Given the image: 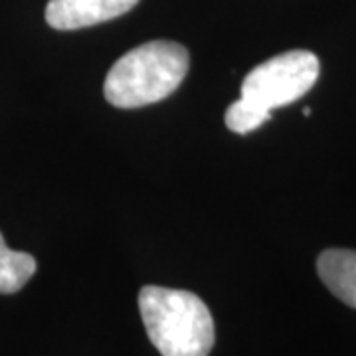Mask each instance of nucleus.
<instances>
[{"mask_svg":"<svg viewBox=\"0 0 356 356\" xmlns=\"http://www.w3.org/2000/svg\"><path fill=\"white\" fill-rule=\"evenodd\" d=\"M269 119H271L269 111H264L240 97L238 102L232 103L226 111V127L238 135H248Z\"/></svg>","mask_w":356,"mask_h":356,"instance_id":"obj_7","label":"nucleus"},{"mask_svg":"<svg viewBox=\"0 0 356 356\" xmlns=\"http://www.w3.org/2000/svg\"><path fill=\"white\" fill-rule=\"evenodd\" d=\"M191 56L168 40L147 42L119 58L105 77V99L121 109L163 102L184 81Z\"/></svg>","mask_w":356,"mask_h":356,"instance_id":"obj_2","label":"nucleus"},{"mask_svg":"<svg viewBox=\"0 0 356 356\" xmlns=\"http://www.w3.org/2000/svg\"><path fill=\"white\" fill-rule=\"evenodd\" d=\"M145 331L163 356H208L216 329L210 309L198 295L147 285L139 291Z\"/></svg>","mask_w":356,"mask_h":356,"instance_id":"obj_1","label":"nucleus"},{"mask_svg":"<svg viewBox=\"0 0 356 356\" xmlns=\"http://www.w3.org/2000/svg\"><path fill=\"white\" fill-rule=\"evenodd\" d=\"M139 0H50L46 22L54 30H79L123 16Z\"/></svg>","mask_w":356,"mask_h":356,"instance_id":"obj_4","label":"nucleus"},{"mask_svg":"<svg viewBox=\"0 0 356 356\" xmlns=\"http://www.w3.org/2000/svg\"><path fill=\"white\" fill-rule=\"evenodd\" d=\"M317 271L327 289L344 305L356 309V252L325 250L318 255Z\"/></svg>","mask_w":356,"mask_h":356,"instance_id":"obj_5","label":"nucleus"},{"mask_svg":"<svg viewBox=\"0 0 356 356\" xmlns=\"http://www.w3.org/2000/svg\"><path fill=\"white\" fill-rule=\"evenodd\" d=\"M321 65L309 50L280 54L254 67L242 83V99L269 111L297 102L317 83Z\"/></svg>","mask_w":356,"mask_h":356,"instance_id":"obj_3","label":"nucleus"},{"mask_svg":"<svg viewBox=\"0 0 356 356\" xmlns=\"http://www.w3.org/2000/svg\"><path fill=\"white\" fill-rule=\"evenodd\" d=\"M36 273V259L24 252L10 250L0 234V293L13 295L24 287Z\"/></svg>","mask_w":356,"mask_h":356,"instance_id":"obj_6","label":"nucleus"}]
</instances>
